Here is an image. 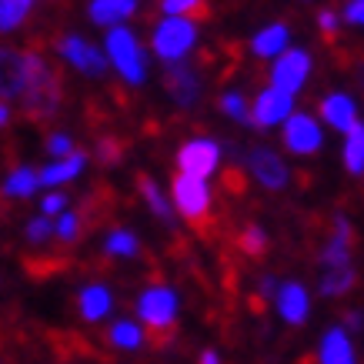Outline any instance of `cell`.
I'll use <instances>...</instances> for the list:
<instances>
[{"label":"cell","mask_w":364,"mask_h":364,"mask_svg":"<svg viewBox=\"0 0 364 364\" xmlns=\"http://www.w3.org/2000/svg\"><path fill=\"white\" fill-rule=\"evenodd\" d=\"M200 364H221V358H218L214 351H204L200 354Z\"/></svg>","instance_id":"42"},{"label":"cell","mask_w":364,"mask_h":364,"mask_svg":"<svg viewBox=\"0 0 364 364\" xmlns=\"http://www.w3.org/2000/svg\"><path fill=\"white\" fill-rule=\"evenodd\" d=\"M200 90H204V77L198 74V67H191L188 60L164 64V94L177 107H194Z\"/></svg>","instance_id":"8"},{"label":"cell","mask_w":364,"mask_h":364,"mask_svg":"<svg viewBox=\"0 0 364 364\" xmlns=\"http://www.w3.org/2000/svg\"><path fill=\"white\" fill-rule=\"evenodd\" d=\"M244 161H247V171H251V177L261 184V188H267V191H284L287 188L291 171H287L284 157L277 154V151H271V147H251Z\"/></svg>","instance_id":"11"},{"label":"cell","mask_w":364,"mask_h":364,"mask_svg":"<svg viewBox=\"0 0 364 364\" xmlns=\"http://www.w3.org/2000/svg\"><path fill=\"white\" fill-rule=\"evenodd\" d=\"M74 151V137L64 131H54V134H47V154L50 157H67Z\"/></svg>","instance_id":"35"},{"label":"cell","mask_w":364,"mask_h":364,"mask_svg":"<svg viewBox=\"0 0 364 364\" xmlns=\"http://www.w3.org/2000/svg\"><path fill=\"white\" fill-rule=\"evenodd\" d=\"M198 44V21L194 17H164L151 33V50L164 64L184 60Z\"/></svg>","instance_id":"3"},{"label":"cell","mask_w":364,"mask_h":364,"mask_svg":"<svg viewBox=\"0 0 364 364\" xmlns=\"http://www.w3.org/2000/svg\"><path fill=\"white\" fill-rule=\"evenodd\" d=\"M287 27L284 23H267L261 33H254V41H251V50L257 57H277L281 50H287Z\"/></svg>","instance_id":"24"},{"label":"cell","mask_w":364,"mask_h":364,"mask_svg":"<svg viewBox=\"0 0 364 364\" xmlns=\"http://www.w3.org/2000/svg\"><path fill=\"white\" fill-rule=\"evenodd\" d=\"M351 244H354V231L351 221L338 214L331 224V237L321 247V264L324 267H338V264H351Z\"/></svg>","instance_id":"14"},{"label":"cell","mask_w":364,"mask_h":364,"mask_svg":"<svg viewBox=\"0 0 364 364\" xmlns=\"http://www.w3.org/2000/svg\"><path fill=\"white\" fill-rule=\"evenodd\" d=\"M107 341L114 344V348H121V351H137L144 344V328L137 324V321H114L111 328H107Z\"/></svg>","instance_id":"26"},{"label":"cell","mask_w":364,"mask_h":364,"mask_svg":"<svg viewBox=\"0 0 364 364\" xmlns=\"http://www.w3.org/2000/svg\"><path fill=\"white\" fill-rule=\"evenodd\" d=\"M11 124V107H7V100H0V131Z\"/></svg>","instance_id":"41"},{"label":"cell","mask_w":364,"mask_h":364,"mask_svg":"<svg viewBox=\"0 0 364 364\" xmlns=\"http://www.w3.org/2000/svg\"><path fill=\"white\" fill-rule=\"evenodd\" d=\"M274 298H277V311H281V318H284L287 324H304V321H308L311 294L301 281H287V284H281Z\"/></svg>","instance_id":"15"},{"label":"cell","mask_w":364,"mask_h":364,"mask_svg":"<svg viewBox=\"0 0 364 364\" xmlns=\"http://www.w3.org/2000/svg\"><path fill=\"white\" fill-rule=\"evenodd\" d=\"M318 111L328 127H334V131H341V134H348L358 124V104H354L351 94H328L318 104Z\"/></svg>","instance_id":"17"},{"label":"cell","mask_w":364,"mask_h":364,"mask_svg":"<svg viewBox=\"0 0 364 364\" xmlns=\"http://www.w3.org/2000/svg\"><path fill=\"white\" fill-rule=\"evenodd\" d=\"M277 287H281V284H277V277H271V274H264L261 281H257V291H261V298H264V301L274 298Z\"/></svg>","instance_id":"39"},{"label":"cell","mask_w":364,"mask_h":364,"mask_svg":"<svg viewBox=\"0 0 364 364\" xmlns=\"http://www.w3.org/2000/svg\"><path fill=\"white\" fill-rule=\"evenodd\" d=\"M341 17L348 23H354V27H364V0H348Z\"/></svg>","instance_id":"38"},{"label":"cell","mask_w":364,"mask_h":364,"mask_svg":"<svg viewBox=\"0 0 364 364\" xmlns=\"http://www.w3.org/2000/svg\"><path fill=\"white\" fill-rule=\"evenodd\" d=\"M338 27H341V14L331 11V7H324V11H318V31L324 33V37H331L338 33Z\"/></svg>","instance_id":"36"},{"label":"cell","mask_w":364,"mask_h":364,"mask_svg":"<svg viewBox=\"0 0 364 364\" xmlns=\"http://www.w3.org/2000/svg\"><path fill=\"white\" fill-rule=\"evenodd\" d=\"M23 234H27V241L31 244H44L54 237V221L50 218H33V221H27V228H23Z\"/></svg>","instance_id":"32"},{"label":"cell","mask_w":364,"mask_h":364,"mask_svg":"<svg viewBox=\"0 0 364 364\" xmlns=\"http://www.w3.org/2000/svg\"><path fill=\"white\" fill-rule=\"evenodd\" d=\"M27 84V54L0 47V100H21Z\"/></svg>","instance_id":"13"},{"label":"cell","mask_w":364,"mask_h":364,"mask_svg":"<svg viewBox=\"0 0 364 364\" xmlns=\"http://www.w3.org/2000/svg\"><path fill=\"white\" fill-rule=\"evenodd\" d=\"M104 50H107L104 57H111L114 70H117L127 84H144V77H147V57H144V50H141L137 33L127 31V27H111Z\"/></svg>","instance_id":"4"},{"label":"cell","mask_w":364,"mask_h":364,"mask_svg":"<svg viewBox=\"0 0 364 364\" xmlns=\"http://www.w3.org/2000/svg\"><path fill=\"white\" fill-rule=\"evenodd\" d=\"M294 114V94L277 87H264L251 104V124L257 131H271L277 124H284Z\"/></svg>","instance_id":"10"},{"label":"cell","mask_w":364,"mask_h":364,"mask_svg":"<svg viewBox=\"0 0 364 364\" xmlns=\"http://www.w3.org/2000/svg\"><path fill=\"white\" fill-rule=\"evenodd\" d=\"M94 154H97L100 164H117L124 154V147L117 137H97V147H94Z\"/></svg>","instance_id":"34"},{"label":"cell","mask_w":364,"mask_h":364,"mask_svg":"<svg viewBox=\"0 0 364 364\" xmlns=\"http://www.w3.org/2000/svg\"><path fill=\"white\" fill-rule=\"evenodd\" d=\"M354 284H358L354 264H338V267H324V271H321L318 291H321V298H341Z\"/></svg>","instance_id":"21"},{"label":"cell","mask_w":364,"mask_h":364,"mask_svg":"<svg viewBox=\"0 0 364 364\" xmlns=\"http://www.w3.org/2000/svg\"><path fill=\"white\" fill-rule=\"evenodd\" d=\"M77 311H80V318L90 321V324H94V321H104L114 311L111 287H104V284H84L77 291Z\"/></svg>","instance_id":"18"},{"label":"cell","mask_w":364,"mask_h":364,"mask_svg":"<svg viewBox=\"0 0 364 364\" xmlns=\"http://www.w3.org/2000/svg\"><path fill=\"white\" fill-rule=\"evenodd\" d=\"M21 111L27 121L47 124L54 121L57 111H60V80L50 70L47 57L41 54H27V84H23L21 94Z\"/></svg>","instance_id":"1"},{"label":"cell","mask_w":364,"mask_h":364,"mask_svg":"<svg viewBox=\"0 0 364 364\" xmlns=\"http://www.w3.org/2000/svg\"><path fill=\"white\" fill-rule=\"evenodd\" d=\"M57 54L64 57L67 64L80 70L84 77H104L107 74V57L100 47H94L87 37H80V33H64L60 41H57Z\"/></svg>","instance_id":"5"},{"label":"cell","mask_w":364,"mask_h":364,"mask_svg":"<svg viewBox=\"0 0 364 364\" xmlns=\"http://www.w3.org/2000/svg\"><path fill=\"white\" fill-rule=\"evenodd\" d=\"M237 244H241L244 257H264V254H267V244H271V237L264 234V228H257V224H247V228L237 234Z\"/></svg>","instance_id":"31"},{"label":"cell","mask_w":364,"mask_h":364,"mask_svg":"<svg viewBox=\"0 0 364 364\" xmlns=\"http://www.w3.org/2000/svg\"><path fill=\"white\" fill-rule=\"evenodd\" d=\"M37 188H41V181H37V171H33V167H14L11 174L4 177V184H0V194L21 200V198H31Z\"/></svg>","instance_id":"23"},{"label":"cell","mask_w":364,"mask_h":364,"mask_svg":"<svg viewBox=\"0 0 364 364\" xmlns=\"http://www.w3.org/2000/svg\"><path fill=\"white\" fill-rule=\"evenodd\" d=\"M137 14V0H90L87 17L97 27H121Z\"/></svg>","instance_id":"19"},{"label":"cell","mask_w":364,"mask_h":364,"mask_svg":"<svg viewBox=\"0 0 364 364\" xmlns=\"http://www.w3.org/2000/svg\"><path fill=\"white\" fill-rule=\"evenodd\" d=\"M54 237H60L64 244H74L84 237V214L80 210H60L54 224Z\"/></svg>","instance_id":"29"},{"label":"cell","mask_w":364,"mask_h":364,"mask_svg":"<svg viewBox=\"0 0 364 364\" xmlns=\"http://www.w3.org/2000/svg\"><path fill=\"white\" fill-rule=\"evenodd\" d=\"M104 254H111V257H137V254H141V241H137L131 231L114 228V231H107V237H104Z\"/></svg>","instance_id":"27"},{"label":"cell","mask_w":364,"mask_h":364,"mask_svg":"<svg viewBox=\"0 0 364 364\" xmlns=\"http://www.w3.org/2000/svg\"><path fill=\"white\" fill-rule=\"evenodd\" d=\"M218 111L224 117H231L234 124H251V104L244 100V94L237 90H224L221 97H218Z\"/></svg>","instance_id":"28"},{"label":"cell","mask_w":364,"mask_h":364,"mask_svg":"<svg viewBox=\"0 0 364 364\" xmlns=\"http://www.w3.org/2000/svg\"><path fill=\"white\" fill-rule=\"evenodd\" d=\"M33 0H0V33L17 31L23 23V17L31 14Z\"/></svg>","instance_id":"30"},{"label":"cell","mask_w":364,"mask_h":364,"mask_svg":"<svg viewBox=\"0 0 364 364\" xmlns=\"http://www.w3.org/2000/svg\"><path fill=\"white\" fill-rule=\"evenodd\" d=\"M137 191H141L144 204L154 210V218H161L164 224H174V210H171V200H167V194L161 191V184H157L151 174H137Z\"/></svg>","instance_id":"22"},{"label":"cell","mask_w":364,"mask_h":364,"mask_svg":"<svg viewBox=\"0 0 364 364\" xmlns=\"http://www.w3.org/2000/svg\"><path fill=\"white\" fill-rule=\"evenodd\" d=\"M311 77V54L301 47H287L274 57L271 64V87L287 90V94H298Z\"/></svg>","instance_id":"7"},{"label":"cell","mask_w":364,"mask_h":364,"mask_svg":"<svg viewBox=\"0 0 364 364\" xmlns=\"http://www.w3.org/2000/svg\"><path fill=\"white\" fill-rule=\"evenodd\" d=\"M341 157H344L348 174H354V177L364 174V124L361 121H358L351 131L344 134V151H341Z\"/></svg>","instance_id":"25"},{"label":"cell","mask_w":364,"mask_h":364,"mask_svg":"<svg viewBox=\"0 0 364 364\" xmlns=\"http://www.w3.org/2000/svg\"><path fill=\"white\" fill-rule=\"evenodd\" d=\"M284 147L291 151V154L298 157H311L321 151V144H324V134H321V124L311 117V114L298 111L291 114L284 121Z\"/></svg>","instance_id":"12"},{"label":"cell","mask_w":364,"mask_h":364,"mask_svg":"<svg viewBox=\"0 0 364 364\" xmlns=\"http://www.w3.org/2000/svg\"><path fill=\"white\" fill-rule=\"evenodd\" d=\"M174 204L177 210L188 218L191 224H204L210 214V191L200 177H188V174H177L174 177Z\"/></svg>","instance_id":"9"},{"label":"cell","mask_w":364,"mask_h":364,"mask_svg":"<svg viewBox=\"0 0 364 364\" xmlns=\"http://www.w3.org/2000/svg\"><path fill=\"white\" fill-rule=\"evenodd\" d=\"M344 331L351 334V331H361L364 328V314L361 311H348V314H344V324H341Z\"/></svg>","instance_id":"40"},{"label":"cell","mask_w":364,"mask_h":364,"mask_svg":"<svg viewBox=\"0 0 364 364\" xmlns=\"http://www.w3.org/2000/svg\"><path fill=\"white\" fill-rule=\"evenodd\" d=\"M161 11L167 17H191L194 11L204 14V0H161Z\"/></svg>","instance_id":"33"},{"label":"cell","mask_w":364,"mask_h":364,"mask_svg":"<svg viewBox=\"0 0 364 364\" xmlns=\"http://www.w3.org/2000/svg\"><path fill=\"white\" fill-rule=\"evenodd\" d=\"M177 311H181V304H177V294L167 284L147 287L141 298H137V318L147 324V331H151V338H154L157 348H164V341L171 338V334H174V328H177Z\"/></svg>","instance_id":"2"},{"label":"cell","mask_w":364,"mask_h":364,"mask_svg":"<svg viewBox=\"0 0 364 364\" xmlns=\"http://www.w3.org/2000/svg\"><path fill=\"white\" fill-rule=\"evenodd\" d=\"M64 208H67V198L60 191H54V194H47V198L41 200V214H44V218H57Z\"/></svg>","instance_id":"37"},{"label":"cell","mask_w":364,"mask_h":364,"mask_svg":"<svg viewBox=\"0 0 364 364\" xmlns=\"http://www.w3.org/2000/svg\"><path fill=\"white\" fill-rule=\"evenodd\" d=\"M221 161H224L221 144L210 141V137H194V141L181 144V151H177V167H181V174L200 177V181H208V177L221 167Z\"/></svg>","instance_id":"6"},{"label":"cell","mask_w":364,"mask_h":364,"mask_svg":"<svg viewBox=\"0 0 364 364\" xmlns=\"http://www.w3.org/2000/svg\"><path fill=\"white\" fill-rule=\"evenodd\" d=\"M318 361L321 364H358V351H354L351 334L344 331L341 324H334L321 334V348H318Z\"/></svg>","instance_id":"16"},{"label":"cell","mask_w":364,"mask_h":364,"mask_svg":"<svg viewBox=\"0 0 364 364\" xmlns=\"http://www.w3.org/2000/svg\"><path fill=\"white\" fill-rule=\"evenodd\" d=\"M84 167H87V154H84V151H70L67 157H57L54 164H47L44 171H37V181H41L44 188H57V184L74 181Z\"/></svg>","instance_id":"20"}]
</instances>
